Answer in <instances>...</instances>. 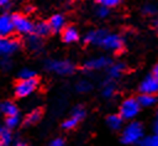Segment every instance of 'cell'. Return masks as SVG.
<instances>
[{"label":"cell","instance_id":"603a6c76","mask_svg":"<svg viewBox=\"0 0 158 146\" xmlns=\"http://www.w3.org/2000/svg\"><path fill=\"white\" fill-rule=\"evenodd\" d=\"M20 121H21V120H20V116H19V115L6 116V119H5V127H7L9 130L15 129V127H17V126H19Z\"/></svg>","mask_w":158,"mask_h":146},{"label":"cell","instance_id":"ac0fdd59","mask_svg":"<svg viewBox=\"0 0 158 146\" xmlns=\"http://www.w3.org/2000/svg\"><path fill=\"white\" fill-rule=\"evenodd\" d=\"M102 97L106 98V99H110L115 95V92H116V84H115V80H111V79H107L105 80L104 85H102Z\"/></svg>","mask_w":158,"mask_h":146},{"label":"cell","instance_id":"f546056e","mask_svg":"<svg viewBox=\"0 0 158 146\" xmlns=\"http://www.w3.org/2000/svg\"><path fill=\"white\" fill-rule=\"evenodd\" d=\"M11 66H12V63H11V61L9 59V57H4V59L1 61V67H2L4 69H10Z\"/></svg>","mask_w":158,"mask_h":146},{"label":"cell","instance_id":"44dd1931","mask_svg":"<svg viewBox=\"0 0 158 146\" xmlns=\"http://www.w3.org/2000/svg\"><path fill=\"white\" fill-rule=\"evenodd\" d=\"M41 116H42L41 110H40V109H33V110H31V111L26 115V118H25V124H26V125H35L36 122L40 121Z\"/></svg>","mask_w":158,"mask_h":146},{"label":"cell","instance_id":"52a82bcc","mask_svg":"<svg viewBox=\"0 0 158 146\" xmlns=\"http://www.w3.org/2000/svg\"><path fill=\"white\" fill-rule=\"evenodd\" d=\"M85 114H86V111H85L84 108H81V106L75 108L72 111V114L63 121V125L62 126L64 129H67V130H72V129L77 127L83 121V119L85 118Z\"/></svg>","mask_w":158,"mask_h":146},{"label":"cell","instance_id":"e575fe53","mask_svg":"<svg viewBox=\"0 0 158 146\" xmlns=\"http://www.w3.org/2000/svg\"><path fill=\"white\" fill-rule=\"evenodd\" d=\"M16 146H27L26 144H23V142H17L16 144Z\"/></svg>","mask_w":158,"mask_h":146},{"label":"cell","instance_id":"6da1fadb","mask_svg":"<svg viewBox=\"0 0 158 146\" xmlns=\"http://www.w3.org/2000/svg\"><path fill=\"white\" fill-rule=\"evenodd\" d=\"M85 42L109 52H118L123 48V38L118 33L110 32L104 28L89 31L85 35Z\"/></svg>","mask_w":158,"mask_h":146},{"label":"cell","instance_id":"4dcf8cb0","mask_svg":"<svg viewBox=\"0 0 158 146\" xmlns=\"http://www.w3.org/2000/svg\"><path fill=\"white\" fill-rule=\"evenodd\" d=\"M48 146H65L64 145V141H63V139H54L53 141H51L49 144H48Z\"/></svg>","mask_w":158,"mask_h":146},{"label":"cell","instance_id":"836d02e7","mask_svg":"<svg viewBox=\"0 0 158 146\" xmlns=\"http://www.w3.org/2000/svg\"><path fill=\"white\" fill-rule=\"evenodd\" d=\"M10 2H11V0H0V7H6Z\"/></svg>","mask_w":158,"mask_h":146},{"label":"cell","instance_id":"4fadbf2b","mask_svg":"<svg viewBox=\"0 0 158 146\" xmlns=\"http://www.w3.org/2000/svg\"><path fill=\"white\" fill-rule=\"evenodd\" d=\"M125 71V64L121 63V62H117V63H111L110 67L107 68V75H109V79L111 80H115L117 78H120L122 75Z\"/></svg>","mask_w":158,"mask_h":146},{"label":"cell","instance_id":"f1b7e54d","mask_svg":"<svg viewBox=\"0 0 158 146\" xmlns=\"http://www.w3.org/2000/svg\"><path fill=\"white\" fill-rule=\"evenodd\" d=\"M154 12H156V7H154V5H152V4H147V5L143 6V14H144V15L151 16V15H153Z\"/></svg>","mask_w":158,"mask_h":146},{"label":"cell","instance_id":"e0dca14e","mask_svg":"<svg viewBox=\"0 0 158 146\" xmlns=\"http://www.w3.org/2000/svg\"><path fill=\"white\" fill-rule=\"evenodd\" d=\"M1 113L5 116H14V115H19V108L15 103L12 101H4L0 106Z\"/></svg>","mask_w":158,"mask_h":146},{"label":"cell","instance_id":"7402d4cb","mask_svg":"<svg viewBox=\"0 0 158 146\" xmlns=\"http://www.w3.org/2000/svg\"><path fill=\"white\" fill-rule=\"evenodd\" d=\"M136 146H158V135L153 134L149 136H144Z\"/></svg>","mask_w":158,"mask_h":146},{"label":"cell","instance_id":"3957f363","mask_svg":"<svg viewBox=\"0 0 158 146\" xmlns=\"http://www.w3.org/2000/svg\"><path fill=\"white\" fill-rule=\"evenodd\" d=\"M46 68L58 75H70L75 71V66L68 59H49L46 63Z\"/></svg>","mask_w":158,"mask_h":146},{"label":"cell","instance_id":"7a4b0ae2","mask_svg":"<svg viewBox=\"0 0 158 146\" xmlns=\"http://www.w3.org/2000/svg\"><path fill=\"white\" fill-rule=\"evenodd\" d=\"M144 137V127L141 122L132 120L121 129V141L125 145H136Z\"/></svg>","mask_w":158,"mask_h":146},{"label":"cell","instance_id":"d6986e66","mask_svg":"<svg viewBox=\"0 0 158 146\" xmlns=\"http://www.w3.org/2000/svg\"><path fill=\"white\" fill-rule=\"evenodd\" d=\"M33 32L36 36L38 37H46L49 32H51V28H49V25L48 22H44V21H40L35 25L33 27Z\"/></svg>","mask_w":158,"mask_h":146},{"label":"cell","instance_id":"30bf717a","mask_svg":"<svg viewBox=\"0 0 158 146\" xmlns=\"http://www.w3.org/2000/svg\"><path fill=\"white\" fill-rule=\"evenodd\" d=\"M139 93L141 94H152V95H157L158 94V79L156 77L147 75L146 78L142 79V82L138 85Z\"/></svg>","mask_w":158,"mask_h":146},{"label":"cell","instance_id":"d590c367","mask_svg":"<svg viewBox=\"0 0 158 146\" xmlns=\"http://www.w3.org/2000/svg\"><path fill=\"white\" fill-rule=\"evenodd\" d=\"M157 31H158V24H157Z\"/></svg>","mask_w":158,"mask_h":146},{"label":"cell","instance_id":"5b68a950","mask_svg":"<svg viewBox=\"0 0 158 146\" xmlns=\"http://www.w3.org/2000/svg\"><path fill=\"white\" fill-rule=\"evenodd\" d=\"M38 87V80L36 78L32 79H20V82L16 83L14 93L17 98H26L31 95Z\"/></svg>","mask_w":158,"mask_h":146},{"label":"cell","instance_id":"484cf974","mask_svg":"<svg viewBox=\"0 0 158 146\" xmlns=\"http://www.w3.org/2000/svg\"><path fill=\"white\" fill-rule=\"evenodd\" d=\"M28 46H30V48H32V49H40L41 48V46H42V42H41V37H38V36H31L30 37V40H28Z\"/></svg>","mask_w":158,"mask_h":146},{"label":"cell","instance_id":"9c48e42d","mask_svg":"<svg viewBox=\"0 0 158 146\" xmlns=\"http://www.w3.org/2000/svg\"><path fill=\"white\" fill-rule=\"evenodd\" d=\"M111 64V59L106 56H98V57H93L90 59H88L84 63V68L86 71H100V69H105L109 68Z\"/></svg>","mask_w":158,"mask_h":146},{"label":"cell","instance_id":"d6a6232c","mask_svg":"<svg viewBox=\"0 0 158 146\" xmlns=\"http://www.w3.org/2000/svg\"><path fill=\"white\" fill-rule=\"evenodd\" d=\"M152 75H153V77H156V78L158 79V63H157V64L153 67V72H152Z\"/></svg>","mask_w":158,"mask_h":146},{"label":"cell","instance_id":"83f0119b","mask_svg":"<svg viewBox=\"0 0 158 146\" xmlns=\"http://www.w3.org/2000/svg\"><path fill=\"white\" fill-rule=\"evenodd\" d=\"M96 15H98V17H100V19H105V17L109 15V9H107V7H104V6H99V7L96 9Z\"/></svg>","mask_w":158,"mask_h":146},{"label":"cell","instance_id":"9a60e30c","mask_svg":"<svg viewBox=\"0 0 158 146\" xmlns=\"http://www.w3.org/2000/svg\"><path fill=\"white\" fill-rule=\"evenodd\" d=\"M137 101H138L141 108H151V106L157 104L158 98L156 95H152V94H141L137 98Z\"/></svg>","mask_w":158,"mask_h":146},{"label":"cell","instance_id":"5bb4252c","mask_svg":"<svg viewBox=\"0 0 158 146\" xmlns=\"http://www.w3.org/2000/svg\"><path fill=\"white\" fill-rule=\"evenodd\" d=\"M62 37L64 42L73 43L79 40V32L75 27H64V30L62 31Z\"/></svg>","mask_w":158,"mask_h":146},{"label":"cell","instance_id":"8fae6325","mask_svg":"<svg viewBox=\"0 0 158 146\" xmlns=\"http://www.w3.org/2000/svg\"><path fill=\"white\" fill-rule=\"evenodd\" d=\"M14 31L12 17L9 14L0 15V37H6Z\"/></svg>","mask_w":158,"mask_h":146},{"label":"cell","instance_id":"277c9868","mask_svg":"<svg viewBox=\"0 0 158 146\" xmlns=\"http://www.w3.org/2000/svg\"><path fill=\"white\" fill-rule=\"evenodd\" d=\"M141 106L136 98H127L120 105V116L123 120H135L136 116L139 114Z\"/></svg>","mask_w":158,"mask_h":146},{"label":"cell","instance_id":"4316f807","mask_svg":"<svg viewBox=\"0 0 158 146\" xmlns=\"http://www.w3.org/2000/svg\"><path fill=\"white\" fill-rule=\"evenodd\" d=\"M96 2H98L100 6L111 9V7H116L117 5H120L121 0H96Z\"/></svg>","mask_w":158,"mask_h":146},{"label":"cell","instance_id":"ba28073f","mask_svg":"<svg viewBox=\"0 0 158 146\" xmlns=\"http://www.w3.org/2000/svg\"><path fill=\"white\" fill-rule=\"evenodd\" d=\"M20 48V42L12 37H0V56L9 57Z\"/></svg>","mask_w":158,"mask_h":146},{"label":"cell","instance_id":"2e32d148","mask_svg":"<svg viewBox=\"0 0 158 146\" xmlns=\"http://www.w3.org/2000/svg\"><path fill=\"white\" fill-rule=\"evenodd\" d=\"M106 122L111 130H121L123 127V119L120 116V114H110Z\"/></svg>","mask_w":158,"mask_h":146},{"label":"cell","instance_id":"7c38bea8","mask_svg":"<svg viewBox=\"0 0 158 146\" xmlns=\"http://www.w3.org/2000/svg\"><path fill=\"white\" fill-rule=\"evenodd\" d=\"M48 25H49L51 31H53V32L63 31V30H64V26H65V19H64L63 15L56 14V15H53V16L49 19Z\"/></svg>","mask_w":158,"mask_h":146},{"label":"cell","instance_id":"d4e9b609","mask_svg":"<svg viewBox=\"0 0 158 146\" xmlns=\"http://www.w3.org/2000/svg\"><path fill=\"white\" fill-rule=\"evenodd\" d=\"M19 77H20V79H32V78L36 77V73H35L33 69L26 67V68H23V69L20 71Z\"/></svg>","mask_w":158,"mask_h":146},{"label":"cell","instance_id":"cb8c5ba5","mask_svg":"<svg viewBox=\"0 0 158 146\" xmlns=\"http://www.w3.org/2000/svg\"><path fill=\"white\" fill-rule=\"evenodd\" d=\"M90 89H91V84H90V82L86 80V79H81V80H79V82L77 83V90H78L79 93H86V92H89Z\"/></svg>","mask_w":158,"mask_h":146},{"label":"cell","instance_id":"1f68e13d","mask_svg":"<svg viewBox=\"0 0 158 146\" xmlns=\"http://www.w3.org/2000/svg\"><path fill=\"white\" fill-rule=\"evenodd\" d=\"M153 130H154V134L158 135V110L156 113V116H154V121H153Z\"/></svg>","mask_w":158,"mask_h":146},{"label":"cell","instance_id":"8992f818","mask_svg":"<svg viewBox=\"0 0 158 146\" xmlns=\"http://www.w3.org/2000/svg\"><path fill=\"white\" fill-rule=\"evenodd\" d=\"M12 17V25H14V30H16L21 35H28L33 32V27L35 24L25 15L22 14H14L11 15Z\"/></svg>","mask_w":158,"mask_h":146},{"label":"cell","instance_id":"ffe728a7","mask_svg":"<svg viewBox=\"0 0 158 146\" xmlns=\"http://www.w3.org/2000/svg\"><path fill=\"white\" fill-rule=\"evenodd\" d=\"M12 142V135L5 126H0V146H10Z\"/></svg>","mask_w":158,"mask_h":146}]
</instances>
